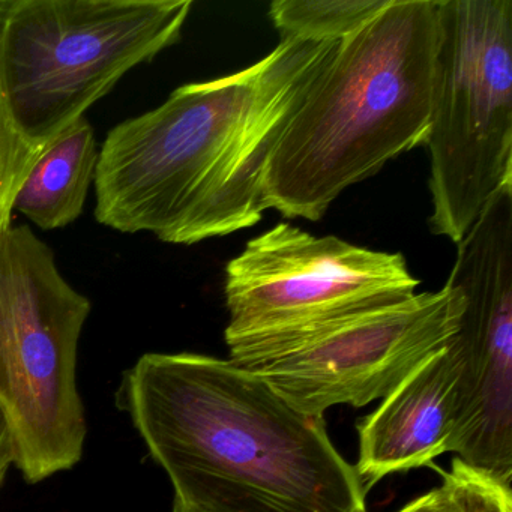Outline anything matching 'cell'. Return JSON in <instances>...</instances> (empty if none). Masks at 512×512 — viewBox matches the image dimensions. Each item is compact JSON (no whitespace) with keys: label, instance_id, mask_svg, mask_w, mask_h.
Listing matches in <instances>:
<instances>
[{"label":"cell","instance_id":"1","mask_svg":"<svg viewBox=\"0 0 512 512\" xmlns=\"http://www.w3.org/2000/svg\"><path fill=\"white\" fill-rule=\"evenodd\" d=\"M337 44L281 40L251 67L116 125L100 146L95 220L178 245L256 226L269 158Z\"/></svg>","mask_w":512,"mask_h":512},{"label":"cell","instance_id":"2","mask_svg":"<svg viewBox=\"0 0 512 512\" xmlns=\"http://www.w3.org/2000/svg\"><path fill=\"white\" fill-rule=\"evenodd\" d=\"M122 403L194 512H368L367 487L325 419L230 359L146 353Z\"/></svg>","mask_w":512,"mask_h":512},{"label":"cell","instance_id":"3","mask_svg":"<svg viewBox=\"0 0 512 512\" xmlns=\"http://www.w3.org/2000/svg\"><path fill=\"white\" fill-rule=\"evenodd\" d=\"M436 43V0H392L338 43L269 158L265 208L320 221L347 188L422 146Z\"/></svg>","mask_w":512,"mask_h":512},{"label":"cell","instance_id":"4","mask_svg":"<svg viewBox=\"0 0 512 512\" xmlns=\"http://www.w3.org/2000/svg\"><path fill=\"white\" fill-rule=\"evenodd\" d=\"M191 0H0V88L44 146L181 41Z\"/></svg>","mask_w":512,"mask_h":512},{"label":"cell","instance_id":"5","mask_svg":"<svg viewBox=\"0 0 512 512\" xmlns=\"http://www.w3.org/2000/svg\"><path fill=\"white\" fill-rule=\"evenodd\" d=\"M91 301L28 226L0 238V413L29 484L73 469L88 425L77 353Z\"/></svg>","mask_w":512,"mask_h":512},{"label":"cell","instance_id":"6","mask_svg":"<svg viewBox=\"0 0 512 512\" xmlns=\"http://www.w3.org/2000/svg\"><path fill=\"white\" fill-rule=\"evenodd\" d=\"M430 229L458 242L512 184V0H436Z\"/></svg>","mask_w":512,"mask_h":512},{"label":"cell","instance_id":"7","mask_svg":"<svg viewBox=\"0 0 512 512\" xmlns=\"http://www.w3.org/2000/svg\"><path fill=\"white\" fill-rule=\"evenodd\" d=\"M463 305L460 289L446 283L439 292L226 341L229 359L296 409L323 418L340 404L364 407L388 397L449 343Z\"/></svg>","mask_w":512,"mask_h":512},{"label":"cell","instance_id":"8","mask_svg":"<svg viewBox=\"0 0 512 512\" xmlns=\"http://www.w3.org/2000/svg\"><path fill=\"white\" fill-rule=\"evenodd\" d=\"M457 245L446 281L464 301L448 343L458 370L451 452L512 484V184L494 193Z\"/></svg>","mask_w":512,"mask_h":512},{"label":"cell","instance_id":"9","mask_svg":"<svg viewBox=\"0 0 512 512\" xmlns=\"http://www.w3.org/2000/svg\"><path fill=\"white\" fill-rule=\"evenodd\" d=\"M400 253L356 247L278 223L226 266V341L298 328L415 295Z\"/></svg>","mask_w":512,"mask_h":512},{"label":"cell","instance_id":"10","mask_svg":"<svg viewBox=\"0 0 512 512\" xmlns=\"http://www.w3.org/2000/svg\"><path fill=\"white\" fill-rule=\"evenodd\" d=\"M458 370L448 344L358 424L356 472L368 485L391 473L433 466L451 452L457 425Z\"/></svg>","mask_w":512,"mask_h":512},{"label":"cell","instance_id":"11","mask_svg":"<svg viewBox=\"0 0 512 512\" xmlns=\"http://www.w3.org/2000/svg\"><path fill=\"white\" fill-rule=\"evenodd\" d=\"M98 158L100 146L85 116L44 146L14 208L40 229H64L83 214Z\"/></svg>","mask_w":512,"mask_h":512},{"label":"cell","instance_id":"12","mask_svg":"<svg viewBox=\"0 0 512 512\" xmlns=\"http://www.w3.org/2000/svg\"><path fill=\"white\" fill-rule=\"evenodd\" d=\"M392 0H275L269 17L281 40L341 43L361 31Z\"/></svg>","mask_w":512,"mask_h":512},{"label":"cell","instance_id":"13","mask_svg":"<svg viewBox=\"0 0 512 512\" xmlns=\"http://www.w3.org/2000/svg\"><path fill=\"white\" fill-rule=\"evenodd\" d=\"M43 149L17 127L0 88V238L13 227L17 194Z\"/></svg>","mask_w":512,"mask_h":512},{"label":"cell","instance_id":"14","mask_svg":"<svg viewBox=\"0 0 512 512\" xmlns=\"http://www.w3.org/2000/svg\"><path fill=\"white\" fill-rule=\"evenodd\" d=\"M433 467L442 473L454 512H512V484L472 469L457 457L448 472Z\"/></svg>","mask_w":512,"mask_h":512},{"label":"cell","instance_id":"15","mask_svg":"<svg viewBox=\"0 0 512 512\" xmlns=\"http://www.w3.org/2000/svg\"><path fill=\"white\" fill-rule=\"evenodd\" d=\"M398 512H454V506H452L445 487L440 485L439 488H434V490L419 496L418 499L407 503Z\"/></svg>","mask_w":512,"mask_h":512},{"label":"cell","instance_id":"16","mask_svg":"<svg viewBox=\"0 0 512 512\" xmlns=\"http://www.w3.org/2000/svg\"><path fill=\"white\" fill-rule=\"evenodd\" d=\"M11 464H14V454L10 430H8L4 415L0 413V484L4 481Z\"/></svg>","mask_w":512,"mask_h":512},{"label":"cell","instance_id":"17","mask_svg":"<svg viewBox=\"0 0 512 512\" xmlns=\"http://www.w3.org/2000/svg\"><path fill=\"white\" fill-rule=\"evenodd\" d=\"M173 512H194L191 511V509L185 508V506H182L181 503L176 502L173 503Z\"/></svg>","mask_w":512,"mask_h":512}]
</instances>
